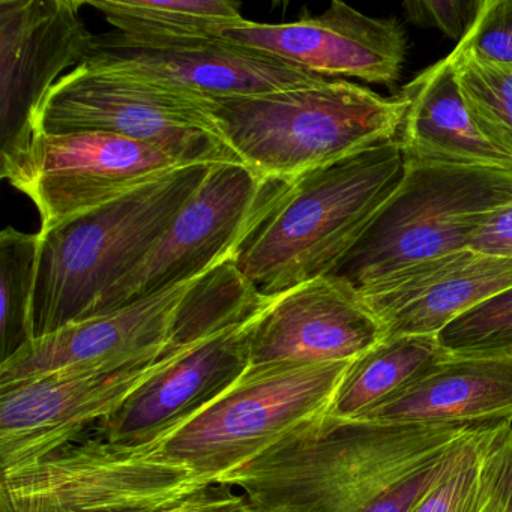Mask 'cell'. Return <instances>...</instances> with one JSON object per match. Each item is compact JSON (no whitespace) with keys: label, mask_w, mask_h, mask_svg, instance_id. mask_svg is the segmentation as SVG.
<instances>
[{"label":"cell","mask_w":512,"mask_h":512,"mask_svg":"<svg viewBox=\"0 0 512 512\" xmlns=\"http://www.w3.org/2000/svg\"><path fill=\"white\" fill-rule=\"evenodd\" d=\"M205 275L34 338L0 362V386L59 371L130 361L166 346L175 335L188 295Z\"/></svg>","instance_id":"14"},{"label":"cell","mask_w":512,"mask_h":512,"mask_svg":"<svg viewBox=\"0 0 512 512\" xmlns=\"http://www.w3.org/2000/svg\"><path fill=\"white\" fill-rule=\"evenodd\" d=\"M247 512H262V511H256V509H254L253 506H250V509H248Z\"/></svg>","instance_id":"30"},{"label":"cell","mask_w":512,"mask_h":512,"mask_svg":"<svg viewBox=\"0 0 512 512\" xmlns=\"http://www.w3.org/2000/svg\"><path fill=\"white\" fill-rule=\"evenodd\" d=\"M479 427L388 424L325 412L230 472L221 484L244 494L256 511L362 512Z\"/></svg>","instance_id":"1"},{"label":"cell","mask_w":512,"mask_h":512,"mask_svg":"<svg viewBox=\"0 0 512 512\" xmlns=\"http://www.w3.org/2000/svg\"><path fill=\"white\" fill-rule=\"evenodd\" d=\"M79 0L0 2V169L28 152L37 116L62 73L79 67L95 35Z\"/></svg>","instance_id":"10"},{"label":"cell","mask_w":512,"mask_h":512,"mask_svg":"<svg viewBox=\"0 0 512 512\" xmlns=\"http://www.w3.org/2000/svg\"><path fill=\"white\" fill-rule=\"evenodd\" d=\"M116 29L97 37L101 46L178 52L211 46L247 20L232 0H86Z\"/></svg>","instance_id":"19"},{"label":"cell","mask_w":512,"mask_h":512,"mask_svg":"<svg viewBox=\"0 0 512 512\" xmlns=\"http://www.w3.org/2000/svg\"><path fill=\"white\" fill-rule=\"evenodd\" d=\"M439 340L449 352L512 356V289L449 323Z\"/></svg>","instance_id":"23"},{"label":"cell","mask_w":512,"mask_h":512,"mask_svg":"<svg viewBox=\"0 0 512 512\" xmlns=\"http://www.w3.org/2000/svg\"><path fill=\"white\" fill-rule=\"evenodd\" d=\"M481 512H512V421L500 427L485 454Z\"/></svg>","instance_id":"27"},{"label":"cell","mask_w":512,"mask_h":512,"mask_svg":"<svg viewBox=\"0 0 512 512\" xmlns=\"http://www.w3.org/2000/svg\"><path fill=\"white\" fill-rule=\"evenodd\" d=\"M212 101L80 64L47 95L37 131L113 134L187 164L241 163L221 137Z\"/></svg>","instance_id":"7"},{"label":"cell","mask_w":512,"mask_h":512,"mask_svg":"<svg viewBox=\"0 0 512 512\" xmlns=\"http://www.w3.org/2000/svg\"><path fill=\"white\" fill-rule=\"evenodd\" d=\"M407 100L326 79L271 94L221 98L211 112L227 148L257 175L295 181L397 139Z\"/></svg>","instance_id":"4"},{"label":"cell","mask_w":512,"mask_h":512,"mask_svg":"<svg viewBox=\"0 0 512 512\" xmlns=\"http://www.w3.org/2000/svg\"><path fill=\"white\" fill-rule=\"evenodd\" d=\"M361 421L425 425L512 421V356L445 350Z\"/></svg>","instance_id":"17"},{"label":"cell","mask_w":512,"mask_h":512,"mask_svg":"<svg viewBox=\"0 0 512 512\" xmlns=\"http://www.w3.org/2000/svg\"><path fill=\"white\" fill-rule=\"evenodd\" d=\"M382 340V325L362 299L320 277L275 296L254 326L251 367L355 361Z\"/></svg>","instance_id":"13"},{"label":"cell","mask_w":512,"mask_h":512,"mask_svg":"<svg viewBox=\"0 0 512 512\" xmlns=\"http://www.w3.org/2000/svg\"><path fill=\"white\" fill-rule=\"evenodd\" d=\"M41 236L7 227L0 233V343L2 361L35 338V296Z\"/></svg>","instance_id":"21"},{"label":"cell","mask_w":512,"mask_h":512,"mask_svg":"<svg viewBox=\"0 0 512 512\" xmlns=\"http://www.w3.org/2000/svg\"><path fill=\"white\" fill-rule=\"evenodd\" d=\"M512 289V257L461 250L374 284L359 295L385 338L439 335L449 323Z\"/></svg>","instance_id":"16"},{"label":"cell","mask_w":512,"mask_h":512,"mask_svg":"<svg viewBox=\"0 0 512 512\" xmlns=\"http://www.w3.org/2000/svg\"><path fill=\"white\" fill-rule=\"evenodd\" d=\"M224 40L274 56L331 80L358 79L392 85L406 58V37L397 20L373 19L343 2L320 16L269 25L245 22Z\"/></svg>","instance_id":"12"},{"label":"cell","mask_w":512,"mask_h":512,"mask_svg":"<svg viewBox=\"0 0 512 512\" xmlns=\"http://www.w3.org/2000/svg\"><path fill=\"white\" fill-rule=\"evenodd\" d=\"M214 164H193L40 233L35 338L94 316L149 253Z\"/></svg>","instance_id":"5"},{"label":"cell","mask_w":512,"mask_h":512,"mask_svg":"<svg viewBox=\"0 0 512 512\" xmlns=\"http://www.w3.org/2000/svg\"><path fill=\"white\" fill-rule=\"evenodd\" d=\"M187 166L193 164L113 134L37 131L28 152L0 176L37 206L40 233H47Z\"/></svg>","instance_id":"9"},{"label":"cell","mask_w":512,"mask_h":512,"mask_svg":"<svg viewBox=\"0 0 512 512\" xmlns=\"http://www.w3.org/2000/svg\"><path fill=\"white\" fill-rule=\"evenodd\" d=\"M439 335H400L380 341L350 362L328 413L361 419L409 385L445 353Z\"/></svg>","instance_id":"20"},{"label":"cell","mask_w":512,"mask_h":512,"mask_svg":"<svg viewBox=\"0 0 512 512\" xmlns=\"http://www.w3.org/2000/svg\"><path fill=\"white\" fill-rule=\"evenodd\" d=\"M82 64L205 100L271 94L326 80L304 68L227 40L178 52L122 49L101 46L94 41Z\"/></svg>","instance_id":"15"},{"label":"cell","mask_w":512,"mask_h":512,"mask_svg":"<svg viewBox=\"0 0 512 512\" xmlns=\"http://www.w3.org/2000/svg\"><path fill=\"white\" fill-rule=\"evenodd\" d=\"M274 298L212 332L124 406L68 440L131 445L187 421L250 370L251 335Z\"/></svg>","instance_id":"11"},{"label":"cell","mask_w":512,"mask_h":512,"mask_svg":"<svg viewBox=\"0 0 512 512\" xmlns=\"http://www.w3.org/2000/svg\"><path fill=\"white\" fill-rule=\"evenodd\" d=\"M481 511H482V509H481Z\"/></svg>","instance_id":"31"},{"label":"cell","mask_w":512,"mask_h":512,"mask_svg":"<svg viewBox=\"0 0 512 512\" xmlns=\"http://www.w3.org/2000/svg\"><path fill=\"white\" fill-rule=\"evenodd\" d=\"M290 184L263 178L241 163L214 164L154 247L104 296L94 316L208 274L235 259Z\"/></svg>","instance_id":"8"},{"label":"cell","mask_w":512,"mask_h":512,"mask_svg":"<svg viewBox=\"0 0 512 512\" xmlns=\"http://www.w3.org/2000/svg\"><path fill=\"white\" fill-rule=\"evenodd\" d=\"M469 248L493 256L512 257V197L488 215L470 238Z\"/></svg>","instance_id":"28"},{"label":"cell","mask_w":512,"mask_h":512,"mask_svg":"<svg viewBox=\"0 0 512 512\" xmlns=\"http://www.w3.org/2000/svg\"><path fill=\"white\" fill-rule=\"evenodd\" d=\"M401 95L407 110L397 142L404 160L512 170L511 158L473 125L449 56L422 71Z\"/></svg>","instance_id":"18"},{"label":"cell","mask_w":512,"mask_h":512,"mask_svg":"<svg viewBox=\"0 0 512 512\" xmlns=\"http://www.w3.org/2000/svg\"><path fill=\"white\" fill-rule=\"evenodd\" d=\"M452 65L476 130L512 160V65L478 62Z\"/></svg>","instance_id":"22"},{"label":"cell","mask_w":512,"mask_h":512,"mask_svg":"<svg viewBox=\"0 0 512 512\" xmlns=\"http://www.w3.org/2000/svg\"><path fill=\"white\" fill-rule=\"evenodd\" d=\"M227 260L191 290L166 346L130 361L0 386V466L13 469L107 418L206 337L268 299Z\"/></svg>","instance_id":"2"},{"label":"cell","mask_w":512,"mask_h":512,"mask_svg":"<svg viewBox=\"0 0 512 512\" xmlns=\"http://www.w3.org/2000/svg\"><path fill=\"white\" fill-rule=\"evenodd\" d=\"M512 197V170L404 160L391 196L326 277L361 295L380 281L469 248Z\"/></svg>","instance_id":"6"},{"label":"cell","mask_w":512,"mask_h":512,"mask_svg":"<svg viewBox=\"0 0 512 512\" xmlns=\"http://www.w3.org/2000/svg\"><path fill=\"white\" fill-rule=\"evenodd\" d=\"M449 58L452 64L512 65V0H484L472 28Z\"/></svg>","instance_id":"24"},{"label":"cell","mask_w":512,"mask_h":512,"mask_svg":"<svg viewBox=\"0 0 512 512\" xmlns=\"http://www.w3.org/2000/svg\"><path fill=\"white\" fill-rule=\"evenodd\" d=\"M250 503L244 494L229 485H214L202 499L175 512H247Z\"/></svg>","instance_id":"29"},{"label":"cell","mask_w":512,"mask_h":512,"mask_svg":"<svg viewBox=\"0 0 512 512\" xmlns=\"http://www.w3.org/2000/svg\"><path fill=\"white\" fill-rule=\"evenodd\" d=\"M484 0H409L403 10L413 25L439 29L460 43L472 28Z\"/></svg>","instance_id":"26"},{"label":"cell","mask_w":512,"mask_h":512,"mask_svg":"<svg viewBox=\"0 0 512 512\" xmlns=\"http://www.w3.org/2000/svg\"><path fill=\"white\" fill-rule=\"evenodd\" d=\"M505 422H499L472 455L442 484L428 493L412 512H481L484 503L485 454Z\"/></svg>","instance_id":"25"},{"label":"cell","mask_w":512,"mask_h":512,"mask_svg":"<svg viewBox=\"0 0 512 512\" xmlns=\"http://www.w3.org/2000/svg\"><path fill=\"white\" fill-rule=\"evenodd\" d=\"M403 173V152L394 139L295 179L236 254V268L265 296L326 277Z\"/></svg>","instance_id":"3"}]
</instances>
